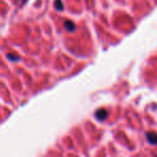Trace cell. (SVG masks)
I'll return each instance as SVG.
<instances>
[{"label":"cell","instance_id":"3","mask_svg":"<svg viewBox=\"0 0 157 157\" xmlns=\"http://www.w3.org/2000/svg\"><path fill=\"white\" fill-rule=\"evenodd\" d=\"M64 25H65V28L68 31H73V30L75 29V25H74V23L71 21H66Z\"/></svg>","mask_w":157,"mask_h":157},{"label":"cell","instance_id":"4","mask_svg":"<svg viewBox=\"0 0 157 157\" xmlns=\"http://www.w3.org/2000/svg\"><path fill=\"white\" fill-rule=\"evenodd\" d=\"M55 8L58 11H61L64 9V5H62L61 0H55Z\"/></svg>","mask_w":157,"mask_h":157},{"label":"cell","instance_id":"2","mask_svg":"<svg viewBox=\"0 0 157 157\" xmlns=\"http://www.w3.org/2000/svg\"><path fill=\"white\" fill-rule=\"evenodd\" d=\"M146 139L151 144H157V134H155V132L146 134Z\"/></svg>","mask_w":157,"mask_h":157},{"label":"cell","instance_id":"1","mask_svg":"<svg viewBox=\"0 0 157 157\" xmlns=\"http://www.w3.org/2000/svg\"><path fill=\"white\" fill-rule=\"evenodd\" d=\"M96 118L99 120H104L106 117H108V112H106V109H100V110H98L97 112H96L95 114Z\"/></svg>","mask_w":157,"mask_h":157}]
</instances>
